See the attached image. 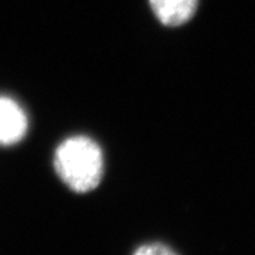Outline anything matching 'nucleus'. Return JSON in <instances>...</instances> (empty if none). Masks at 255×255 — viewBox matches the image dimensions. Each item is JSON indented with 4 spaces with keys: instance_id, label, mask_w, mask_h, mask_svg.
<instances>
[{
    "instance_id": "nucleus-1",
    "label": "nucleus",
    "mask_w": 255,
    "mask_h": 255,
    "mask_svg": "<svg viewBox=\"0 0 255 255\" xmlns=\"http://www.w3.org/2000/svg\"><path fill=\"white\" fill-rule=\"evenodd\" d=\"M54 169L75 193L97 189L104 174V155L97 142L87 136H71L57 147Z\"/></svg>"
},
{
    "instance_id": "nucleus-2",
    "label": "nucleus",
    "mask_w": 255,
    "mask_h": 255,
    "mask_svg": "<svg viewBox=\"0 0 255 255\" xmlns=\"http://www.w3.org/2000/svg\"><path fill=\"white\" fill-rule=\"evenodd\" d=\"M26 112L14 100L0 97V146H13L26 136Z\"/></svg>"
},
{
    "instance_id": "nucleus-3",
    "label": "nucleus",
    "mask_w": 255,
    "mask_h": 255,
    "mask_svg": "<svg viewBox=\"0 0 255 255\" xmlns=\"http://www.w3.org/2000/svg\"><path fill=\"white\" fill-rule=\"evenodd\" d=\"M155 16L164 26H182L196 13L199 0H149Z\"/></svg>"
},
{
    "instance_id": "nucleus-4",
    "label": "nucleus",
    "mask_w": 255,
    "mask_h": 255,
    "mask_svg": "<svg viewBox=\"0 0 255 255\" xmlns=\"http://www.w3.org/2000/svg\"><path fill=\"white\" fill-rule=\"evenodd\" d=\"M133 255H177L170 247L164 246L162 243H150L139 247Z\"/></svg>"
}]
</instances>
